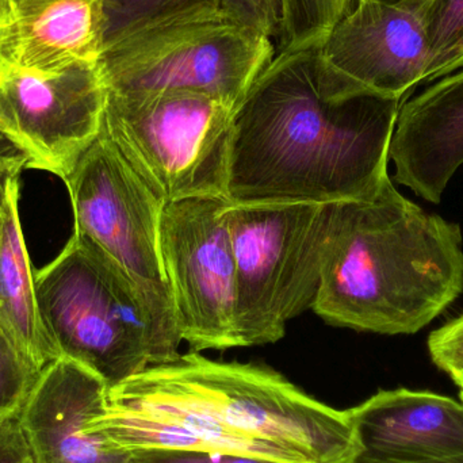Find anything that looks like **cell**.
<instances>
[{
    "mask_svg": "<svg viewBox=\"0 0 463 463\" xmlns=\"http://www.w3.org/2000/svg\"><path fill=\"white\" fill-rule=\"evenodd\" d=\"M404 99L326 71L317 46L279 52L236 109L232 205L358 200L388 178Z\"/></svg>",
    "mask_w": 463,
    "mask_h": 463,
    "instance_id": "6da1fadb",
    "label": "cell"
},
{
    "mask_svg": "<svg viewBox=\"0 0 463 463\" xmlns=\"http://www.w3.org/2000/svg\"><path fill=\"white\" fill-rule=\"evenodd\" d=\"M91 430L127 456L181 449L277 463H353L362 453L348 410L323 404L269 367L200 353L109 389Z\"/></svg>",
    "mask_w": 463,
    "mask_h": 463,
    "instance_id": "7a4b0ae2",
    "label": "cell"
},
{
    "mask_svg": "<svg viewBox=\"0 0 463 463\" xmlns=\"http://www.w3.org/2000/svg\"><path fill=\"white\" fill-rule=\"evenodd\" d=\"M463 293L457 222L408 200L392 179L336 203L312 307L326 323L380 335H413Z\"/></svg>",
    "mask_w": 463,
    "mask_h": 463,
    "instance_id": "3957f363",
    "label": "cell"
},
{
    "mask_svg": "<svg viewBox=\"0 0 463 463\" xmlns=\"http://www.w3.org/2000/svg\"><path fill=\"white\" fill-rule=\"evenodd\" d=\"M34 288L61 355L89 367L109 389L179 358L176 326L116 261L79 234L34 271Z\"/></svg>",
    "mask_w": 463,
    "mask_h": 463,
    "instance_id": "277c9868",
    "label": "cell"
},
{
    "mask_svg": "<svg viewBox=\"0 0 463 463\" xmlns=\"http://www.w3.org/2000/svg\"><path fill=\"white\" fill-rule=\"evenodd\" d=\"M275 54L269 35L213 8L136 33L105 49L99 65L109 91L197 92L236 111Z\"/></svg>",
    "mask_w": 463,
    "mask_h": 463,
    "instance_id": "5b68a950",
    "label": "cell"
},
{
    "mask_svg": "<svg viewBox=\"0 0 463 463\" xmlns=\"http://www.w3.org/2000/svg\"><path fill=\"white\" fill-rule=\"evenodd\" d=\"M336 203L231 206L241 347L278 342L312 307Z\"/></svg>",
    "mask_w": 463,
    "mask_h": 463,
    "instance_id": "8992f818",
    "label": "cell"
},
{
    "mask_svg": "<svg viewBox=\"0 0 463 463\" xmlns=\"http://www.w3.org/2000/svg\"><path fill=\"white\" fill-rule=\"evenodd\" d=\"M234 110L197 92L108 90L103 129L165 203L227 197Z\"/></svg>",
    "mask_w": 463,
    "mask_h": 463,
    "instance_id": "52a82bcc",
    "label": "cell"
},
{
    "mask_svg": "<svg viewBox=\"0 0 463 463\" xmlns=\"http://www.w3.org/2000/svg\"><path fill=\"white\" fill-rule=\"evenodd\" d=\"M64 184L72 206L73 233L116 261L176 326L159 248L165 203L125 159L103 127Z\"/></svg>",
    "mask_w": 463,
    "mask_h": 463,
    "instance_id": "ba28073f",
    "label": "cell"
},
{
    "mask_svg": "<svg viewBox=\"0 0 463 463\" xmlns=\"http://www.w3.org/2000/svg\"><path fill=\"white\" fill-rule=\"evenodd\" d=\"M227 197L165 203L159 248L176 326L193 353L241 347L236 329V258Z\"/></svg>",
    "mask_w": 463,
    "mask_h": 463,
    "instance_id": "9c48e42d",
    "label": "cell"
},
{
    "mask_svg": "<svg viewBox=\"0 0 463 463\" xmlns=\"http://www.w3.org/2000/svg\"><path fill=\"white\" fill-rule=\"evenodd\" d=\"M108 86L99 61L59 72L0 65V136L26 168L65 181L102 130Z\"/></svg>",
    "mask_w": 463,
    "mask_h": 463,
    "instance_id": "30bf717a",
    "label": "cell"
},
{
    "mask_svg": "<svg viewBox=\"0 0 463 463\" xmlns=\"http://www.w3.org/2000/svg\"><path fill=\"white\" fill-rule=\"evenodd\" d=\"M317 54L334 75L405 99L426 79L429 40L420 13L358 0L317 46Z\"/></svg>",
    "mask_w": 463,
    "mask_h": 463,
    "instance_id": "8fae6325",
    "label": "cell"
},
{
    "mask_svg": "<svg viewBox=\"0 0 463 463\" xmlns=\"http://www.w3.org/2000/svg\"><path fill=\"white\" fill-rule=\"evenodd\" d=\"M109 386L92 370L61 355L41 372L18 423L35 463H128L129 456L95 434Z\"/></svg>",
    "mask_w": 463,
    "mask_h": 463,
    "instance_id": "7c38bea8",
    "label": "cell"
},
{
    "mask_svg": "<svg viewBox=\"0 0 463 463\" xmlns=\"http://www.w3.org/2000/svg\"><path fill=\"white\" fill-rule=\"evenodd\" d=\"M361 458L412 463L463 453V402L429 391H380L348 410Z\"/></svg>",
    "mask_w": 463,
    "mask_h": 463,
    "instance_id": "4fadbf2b",
    "label": "cell"
},
{
    "mask_svg": "<svg viewBox=\"0 0 463 463\" xmlns=\"http://www.w3.org/2000/svg\"><path fill=\"white\" fill-rule=\"evenodd\" d=\"M394 181L440 203L463 165V71L402 102L389 148Z\"/></svg>",
    "mask_w": 463,
    "mask_h": 463,
    "instance_id": "5bb4252c",
    "label": "cell"
},
{
    "mask_svg": "<svg viewBox=\"0 0 463 463\" xmlns=\"http://www.w3.org/2000/svg\"><path fill=\"white\" fill-rule=\"evenodd\" d=\"M100 54V0H3L0 65L59 72Z\"/></svg>",
    "mask_w": 463,
    "mask_h": 463,
    "instance_id": "9a60e30c",
    "label": "cell"
},
{
    "mask_svg": "<svg viewBox=\"0 0 463 463\" xmlns=\"http://www.w3.org/2000/svg\"><path fill=\"white\" fill-rule=\"evenodd\" d=\"M19 181L21 176L14 179L0 211V324L41 373L61 356V351L38 307L34 271L19 216Z\"/></svg>",
    "mask_w": 463,
    "mask_h": 463,
    "instance_id": "2e32d148",
    "label": "cell"
},
{
    "mask_svg": "<svg viewBox=\"0 0 463 463\" xmlns=\"http://www.w3.org/2000/svg\"><path fill=\"white\" fill-rule=\"evenodd\" d=\"M222 5L224 0H100L102 52L155 24Z\"/></svg>",
    "mask_w": 463,
    "mask_h": 463,
    "instance_id": "e0dca14e",
    "label": "cell"
},
{
    "mask_svg": "<svg viewBox=\"0 0 463 463\" xmlns=\"http://www.w3.org/2000/svg\"><path fill=\"white\" fill-rule=\"evenodd\" d=\"M429 40L424 81L450 75L463 67V0H431L420 11Z\"/></svg>",
    "mask_w": 463,
    "mask_h": 463,
    "instance_id": "ac0fdd59",
    "label": "cell"
},
{
    "mask_svg": "<svg viewBox=\"0 0 463 463\" xmlns=\"http://www.w3.org/2000/svg\"><path fill=\"white\" fill-rule=\"evenodd\" d=\"M40 374L0 324V416H18Z\"/></svg>",
    "mask_w": 463,
    "mask_h": 463,
    "instance_id": "d6986e66",
    "label": "cell"
},
{
    "mask_svg": "<svg viewBox=\"0 0 463 463\" xmlns=\"http://www.w3.org/2000/svg\"><path fill=\"white\" fill-rule=\"evenodd\" d=\"M430 356L451 380H463V313L431 332L427 340Z\"/></svg>",
    "mask_w": 463,
    "mask_h": 463,
    "instance_id": "ffe728a7",
    "label": "cell"
},
{
    "mask_svg": "<svg viewBox=\"0 0 463 463\" xmlns=\"http://www.w3.org/2000/svg\"><path fill=\"white\" fill-rule=\"evenodd\" d=\"M222 8L269 35L275 46L279 43L285 26V0H224Z\"/></svg>",
    "mask_w": 463,
    "mask_h": 463,
    "instance_id": "44dd1931",
    "label": "cell"
},
{
    "mask_svg": "<svg viewBox=\"0 0 463 463\" xmlns=\"http://www.w3.org/2000/svg\"><path fill=\"white\" fill-rule=\"evenodd\" d=\"M129 463H277L220 451L148 449L129 454Z\"/></svg>",
    "mask_w": 463,
    "mask_h": 463,
    "instance_id": "7402d4cb",
    "label": "cell"
},
{
    "mask_svg": "<svg viewBox=\"0 0 463 463\" xmlns=\"http://www.w3.org/2000/svg\"><path fill=\"white\" fill-rule=\"evenodd\" d=\"M0 463H35L16 416H5L0 429Z\"/></svg>",
    "mask_w": 463,
    "mask_h": 463,
    "instance_id": "603a6c76",
    "label": "cell"
},
{
    "mask_svg": "<svg viewBox=\"0 0 463 463\" xmlns=\"http://www.w3.org/2000/svg\"><path fill=\"white\" fill-rule=\"evenodd\" d=\"M24 168H26L24 157L3 136H0V211L11 184L14 179L21 176Z\"/></svg>",
    "mask_w": 463,
    "mask_h": 463,
    "instance_id": "cb8c5ba5",
    "label": "cell"
},
{
    "mask_svg": "<svg viewBox=\"0 0 463 463\" xmlns=\"http://www.w3.org/2000/svg\"><path fill=\"white\" fill-rule=\"evenodd\" d=\"M355 2H358V0H353V5ZM373 2L391 5V7L402 8V10L413 11V13H420L431 0H373Z\"/></svg>",
    "mask_w": 463,
    "mask_h": 463,
    "instance_id": "d4e9b609",
    "label": "cell"
},
{
    "mask_svg": "<svg viewBox=\"0 0 463 463\" xmlns=\"http://www.w3.org/2000/svg\"><path fill=\"white\" fill-rule=\"evenodd\" d=\"M353 463H383V462H374L369 461V459L358 458L355 459ZM412 463H463V453L457 454V456L445 457V458H437V459H429V461H420V462H412Z\"/></svg>",
    "mask_w": 463,
    "mask_h": 463,
    "instance_id": "484cf974",
    "label": "cell"
},
{
    "mask_svg": "<svg viewBox=\"0 0 463 463\" xmlns=\"http://www.w3.org/2000/svg\"><path fill=\"white\" fill-rule=\"evenodd\" d=\"M456 385L459 388V400L463 402V383H456Z\"/></svg>",
    "mask_w": 463,
    "mask_h": 463,
    "instance_id": "4316f807",
    "label": "cell"
},
{
    "mask_svg": "<svg viewBox=\"0 0 463 463\" xmlns=\"http://www.w3.org/2000/svg\"><path fill=\"white\" fill-rule=\"evenodd\" d=\"M3 0H0V18H2Z\"/></svg>",
    "mask_w": 463,
    "mask_h": 463,
    "instance_id": "83f0119b",
    "label": "cell"
},
{
    "mask_svg": "<svg viewBox=\"0 0 463 463\" xmlns=\"http://www.w3.org/2000/svg\"><path fill=\"white\" fill-rule=\"evenodd\" d=\"M5 416H0V429H2V421H3V419H5Z\"/></svg>",
    "mask_w": 463,
    "mask_h": 463,
    "instance_id": "f1b7e54d",
    "label": "cell"
},
{
    "mask_svg": "<svg viewBox=\"0 0 463 463\" xmlns=\"http://www.w3.org/2000/svg\"><path fill=\"white\" fill-rule=\"evenodd\" d=\"M463 383V380L456 381L454 383Z\"/></svg>",
    "mask_w": 463,
    "mask_h": 463,
    "instance_id": "f546056e",
    "label": "cell"
},
{
    "mask_svg": "<svg viewBox=\"0 0 463 463\" xmlns=\"http://www.w3.org/2000/svg\"><path fill=\"white\" fill-rule=\"evenodd\" d=\"M351 2H353V0H351Z\"/></svg>",
    "mask_w": 463,
    "mask_h": 463,
    "instance_id": "4dcf8cb0",
    "label": "cell"
},
{
    "mask_svg": "<svg viewBox=\"0 0 463 463\" xmlns=\"http://www.w3.org/2000/svg\"><path fill=\"white\" fill-rule=\"evenodd\" d=\"M128 463H129V461H128Z\"/></svg>",
    "mask_w": 463,
    "mask_h": 463,
    "instance_id": "1f68e13d",
    "label": "cell"
}]
</instances>
